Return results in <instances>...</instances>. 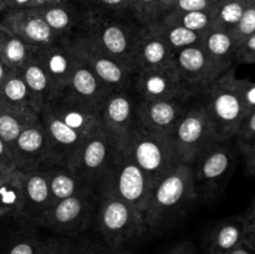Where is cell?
I'll return each mask as SVG.
<instances>
[{
  "label": "cell",
  "instance_id": "cell-34",
  "mask_svg": "<svg viewBox=\"0 0 255 254\" xmlns=\"http://www.w3.org/2000/svg\"><path fill=\"white\" fill-rule=\"evenodd\" d=\"M246 0H218L213 9L212 27L232 32L247 7Z\"/></svg>",
  "mask_w": 255,
  "mask_h": 254
},
{
  "label": "cell",
  "instance_id": "cell-49",
  "mask_svg": "<svg viewBox=\"0 0 255 254\" xmlns=\"http://www.w3.org/2000/svg\"><path fill=\"white\" fill-rule=\"evenodd\" d=\"M31 4L32 0H7L6 11L19 9H30V7H31Z\"/></svg>",
  "mask_w": 255,
  "mask_h": 254
},
{
  "label": "cell",
  "instance_id": "cell-26",
  "mask_svg": "<svg viewBox=\"0 0 255 254\" xmlns=\"http://www.w3.org/2000/svg\"><path fill=\"white\" fill-rule=\"evenodd\" d=\"M0 105L34 117L40 112L19 70L10 71L0 86Z\"/></svg>",
  "mask_w": 255,
  "mask_h": 254
},
{
  "label": "cell",
  "instance_id": "cell-2",
  "mask_svg": "<svg viewBox=\"0 0 255 254\" xmlns=\"http://www.w3.org/2000/svg\"><path fill=\"white\" fill-rule=\"evenodd\" d=\"M141 27L142 25L131 14H111L86 7L80 35L136 72V47Z\"/></svg>",
  "mask_w": 255,
  "mask_h": 254
},
{
  "label": "cell",
  "instance_id": "cell-40",
  "mask_svg": "<svg viewBox=\"0 0 255 254\" xmlns=\"http://www.w3.org/2000/svg\"><path fill=\"white\" fill-rule=\"evenodd\" d=\"M74 242L64 237H50L42 239L36 254H69Z\"/></svg>",
  "mask_w": 255,
  "mask_h": 254
},
{
  "label": "cell",
  "instance_id": "cell-22",
  "mask_svg": "<svg viewBox=\"0 0 255 254\" xmlns=\"http://www.w3.org/2000/svg\"><path fill=\"white\" fill-rule=\"evenodd\" d=\"M172 62H174V52L164 40L158 24L142 25L136 47L137 71L163 66Z\"/></svg>",
  "mask_w": 255,
  "mask_h": 254
},
{
  "label": "cell",
  "instance_id": "cell-11",
  "mask_svg": "<svg viewBox=\"0 0 255 254\" xmlns=\"http://www.w3.org/2000/svg\"><path fill=\"white\" fill-rule=\"evenodd\" d=\"M172 136L183 163H192L207 146L217 142L214 141L211 122L199 96L188 105L177 122Z\"/></svg>",
  "mask_w": 255,
  "mask_h": 254
},
{
  "label": "cell",
  "instance_id": "cell-33",
  "mask_svg": "<svg viewBox=\"0 0 255 254\" xmlns=\"http://www.w3.org/2000/svg\"><path fill=\"white\" fill-rule=\"evenodd\" d=\"M157 24H158L164 40L174 54L178 52L179 50L186 49V47L201 44L202 37H203V34H201V32L192 31V30L181 26L178 24H174V22L159 20Z\"/></svg>",
  "mask_w": 255,
  "mask_h": 254
},
{
  "label": "cell",
  "instance_id": "cell-54",
  "mask_svg": "<svg viewBox=\"0 0 255 254\" xmlns=\"http://www.w3.org/2000/svg\"><path fill=\"white\" fill-rule=\"evenodd\" d=\"M176 1L177 0H161V5H162V9H163L164 14L172 9V6L176 4Z\"/></svg>",
  "mask_w": 255,
  "mask_h": 254
},
{
  "label": "cell",
  "instance_id": "cell-20",
  "mask_svg": "<svg viewBox=\"0 0 255 254\" xmlns=\"http://www.w3.org/2000/svg\"><path fill=\"white\" fill-rule=\"evenodd\" d=\"M0 22L30 46L41 47L59 40L36 9L5 11Z\"/></svg>",
  "mask_w": 255,
  "mask_h": 254
},
{
  "label": "cell",
  "instance_id": "cell-47",
  "mask_svg": "<svg viewBox=\"0 0 255 254\" xmlns=\"http://www.w3.org/2000/svg\"><path fill=\"white\" fill-rule=\"evenodd\" d=\"M15 168L14 157L10 147L0 138V171H10Z\"/></svg>",
  "mask_w": 255,
  "mask_h": 254
},
{
  "label": "cell",
  "instance_id": "cell-57",
  "mask_svg": "<svg viewBox=\"0 0 255 254\" xmlns=\"http://www.w3.org/2000/svg\"><path fill=\"white\" fill-rule=\"evenodd\" d=\"M248 5H255V0H246Z\"/></svg>",
  "mask_w": 255,
  "mask_h": 254
},
{
  "label": "cell",
  "instance_id": "cell-56",
  "mask_svg": "<svg viewBox=\"0 0 255 254\" xmlns=\"http://www.w3.org/2000/svg\"><path fill=\"white\" fill-rule=\"evenodd\" d=\"M109 254H131L128 251H125V249H119V251H111Z\"/></svg>",
  "mask_w": 255,
  "mask_h": 254
},
{
  "label": "cell",
  "instance_id": "cell-35",
  "mask_svg": "<svg viewBox=\"0 0 255 254\" xmlns=\"http://www.w3.org/2000/svg\"><path fill=\"white\" fill-rule=\"evenodd\" d=\"M161 20L174 22L192 31L204 34L213 25V10L209 11H171L166 12Z\"/></svg>",
  "mask_w": 255,
  "mask_h": 254
},
{
  "label": "cell",
  "instance_id": "cell-27",
  "mask_svg": "<svg viewBox=\"0 0 255 254\" xmlns=\"http://www.w3.org/2000/svg\"><path fill=\"white\" fill-rule=\"evenodd\" d=\"M201 45L223 69L229 70L237 61V44L232 32L211 27L203 34Z\"/></svg>",
  "mask_w": 255,
  "mask_h": 254
},
{
  "label": "cell",
  "instance_id": "cell-1",
  "mask_svg": "<svg viewBox=\"0 0 255 254\" xmlns=\"http://www.w3.org/2000/svg\"><path fill=\"white\" fill-rule=\"evenodd\" d=\"M197 201L192 164H179L153 186L144 213L148 233L158 234L171 229Z\"/></svg>",
  "mask_w": 255,
  "mask_h": 254
},
{
  "label": "cell",
  "instance_id": "cell-14",
  "mask_svg": "<svg viewBox=\"0 0 255 254\" xmlns=\"http://www.w3.org/2000/svg\"><path fill=\"white\" fill-rule=\"evenodd\" d=\"M10 149L14 157L15 168L20 173L47 171L54 167L46 136L39 119L24 128Z\"/></svg>",
  "mask_w": 255,
  "mask_h": 254
},
{
  "label": "cell",
  "instance_id": "cell-5",
  "mask_svg": "<svg viewBox=\"0 0 255 254\" xmlns=\"http://www.w3.org/2000/svg\"><path fill=\"white\" fill-rule=\"evenodd\" d=\"M95 221L111 251L124 249L148 233L144 217L114 197L99 196Z\"/></svg>",
  "mask_w": 255,
  "mask_h": 254
},
{
  "label": "cell",
  "instance_id": "cell-39",
  "mask_svg": "<svg viewBox=\"0 0 255 254\" xmlns=\"http://www.w3.org/2000/svg\"><path fill=\"white\" fill-rule=\"evenodd\" d=\"M41 241L35 233L22 234L10 244L6 254H36Z\"/></svg>",
  "mask_w": 255,
  "mask_h": 254
},
{
  "label": "cell",
  "instance_id": "cell-6",
  "mask_svg": "<svg viewBox=\"0 0 255 254\" xmlns=\"http://www.w3.org/2000/svg\"><path fill=\"white\" fill-rule=\"evenodd\" d=\"M153 182L127 156L121 152L115 163L97 186V196L114 197L128 204L144 217Z\"/></svg>",
  "mask_w": 255,
  "mask_h": 254
},
{
  "label": "cell",
  "instance_id": "cell-51",
  "mask_svg": "<svg viewBox=\"0 0 255 254\" xmlns=\"http://www.w3.org/2000/svg\"><path fill=\"white\" fill-rule=\"evenodd\" d=\"M66 1H69V0H32V4L30 9H40V7L51 6V5L62 4V2Z\"/></svg>",
  "mask_w": 255,
  "mask_h": 254
},
{
  "label": "cell",
  "instance_id": "cell-7",
  "mask_svg": "<svg viewBox=\"0 0 255 254\" xmlns=\"http://www.w3.org/2000/svg\"><path fill=\"white\" fill-rule=\"evenodd\" d=\"M121 152L114 139L100 127L81 142L66 168L96 191Z\"/></svg>",
  "mask_w": 255,
  "mask_h": 254
},
{
  "label": "cell",
  "instance_id": "cell-17",
  "mask_svg": "<svg viewBox=\"0 0 255 254\" xmlns=\"http://www.w3.org/2000/svg\"><path fill=\"white\" fill-rule=\"evenodd\" d=\"M197 99V97H196ZM196 99H171L141 101L137 104V122L142 128L158 133H173L177 122L188 105Z\"/></svg>",
  "mask_w": 255,
  "mask_h": 254
},
{
  "label": "cell",
  "instance_id": "cell-30",
  "mask_svg": "<svg viewBox=\"0 0 255 254\" xmlns=\"http://www.w3.org/2000/svg\"><path fill=\"white\" fill-rule=\"evenodd\" d=\"M19 71L34 97L37 109L41 110L55 96L54 87L46 71L35 56L34 59L27 61Z\"/></svg>",
  "mask_w": 255,
  "mask_h": 254
},
{
  "label": "cell",
  "instance_id": "cell-58",
  "mask_svg": "<svg viewBox=\"0 0 255 254\" xmlns=\"http://www.w3.org/2000/svg\"><path fill=\"white\" fill-rule=\"evenodd\" d=\"M254 249H255V248H254Z\"/></svg>",
  "mask_w": 255,
  "mask_h": 254
},
{
  "label": "cell",
  "instance_id": "cell-45",
  "mask_svg": "<svg viewBox=\"0 0 255 254\" xmlns=\"http://www.w3.org/2000/svg\"><path fill=\"white\" fill-rule=\"evenodd\" d=\"M237 61L255 65V32L247 37L237 49Z\"/></svg>",
  "mask_w": 255,
  "mask_h": 254
},
{
  "label": "cell",
  "instance_id": "cell-10",
  "mask_svg": "<svg viewBox=\"0 0 255 254\" xmlns=\"http://www.w3.org/2000/svg\"><path fill=\"white\" fill-rule=\"evenodd\" d=\"M132 92L141 101L171 99H196L199 96L189 87L177 69L176 62L138 70L133 76Z\"/></svg>",
  "mask_w": 255,
  "mask_h": 254
},
{
  "label": "cell",
  "instance_id": "cell-24",
  "mask_svg": "<svg viewBox=\"0 0 255 254\" xmlns=\"http://www.w3.org/2000/svg\"><path fill=\"white\" fill-rule=\"evenodd\" d=\"M246 242V228L242 216L217 222L203 239L204 254H228Z\"/></svg>",
  "mask_w": 255,
  "mask_h": 254
},
{
  "label": "cell",
  "instance_id": "cell-41",
  "mask_svg": "<svg viewBox=\"0 0 255 254\" xmlns=\"http://www.w3.org/2000/svg\"><path fill=\"white\" fill-rule=\"evenodd\" d=\"M86 7L111 14H131V0H90Z\"/></svg>",
  "mask_w": 255,
  "mask_h": 254
},
{
  "label": "cell",
  "instance_id": "cell-31",
  "mask_svg": "<svg viewBox=\"0 0 255 254\" xmlns=\"http://www.w3.org/2000/svg\"><path fill=\"white\" fill-rule=\"evenodd\" d=\"M47 174H49L50 192H51L54 203L61 201V199L69 198L84 189L91 188V187L86 186L84 182L80 181L66 167L55 166L47 169Z\"/></svg>",
  "mask_w": 255,
  "mask_h": 254
},
{
  "label": "cell",
  "instance_id": "cell-43",
  "mask_svg": "<svg viewBox=\"0 0 255 254\" xmlns=\"http://www.w3.org/2000/svg\"><path fill=\"white\" fill-rule=\"evenodd\" d=\"M111 249L106 243H100L96 241L74 242L69 254H109Z\"/></svg>",
  "mask_w": 255,
  "mask_h": 254
},
{
  "label": "cell",
  "instance_id": "cell-25",
  "mask_svg": "<svg viewBox=\"0 0 255 254\" xmlns=\"http://www.w3.org/2000/svg\"><path fill=\"white\" fill-rule=\"evenodd\" d=\"M66 90H69L77 99L86 102L87 105L100 110V111H101L105 100L111 92L107 89L106 85L79 57H77L74 70H72Z\"/></svg>",
  "mask_w": 255,
  "mask_h": 254
},
{
  "label": "cell",
  "instance_id": "cell-23",
  "mask_svg": "<svg viewBox=\"0 0 255 254\" xmlns=\"http://www.w3.org/2000/svg\"><path fill=\"white\" fill-rule=\"evenodd\" d=\"M36 10L41 14L57 39L72 40L81 34L86 16V6L79 9V6L74 4V0H69L62 4Z\"/></svg>",
  "mask_w": 255,
  "mask_h": 254
},
{
  "label": "cell",
  "instance_id": "cell-37",
  "mask_svg": "<svg viewBox=\"0 0 255 254\" xmlns=\"http://www.w3.org/2000/svg\"><path fill=\"white\" fill-rule=\"evenodd\" d=\"M234 138L242 153H246L253 147L255 143V110L242 120Z\"/></svg>",
  "mask_w": 255,
  "mask_h": 254
},
{
  "label": "cell",
  "instance_id": "cell-21",
  "mask_svg": "<svg viewBox=\"0 0 255 254\" xmlns=\"http://www.w3.org/2000/svg\"><path fill=\"white\" fill-rule=\"evenodd\" d=\"M52 203L47 171L22 173V207L20 218L36 226Z\"/></svg>",
  "mask_w": 255,
  "mask_h": 254
},
{
  "label": "cell",
  "instance_id": "cell-53",
  "mask_svg": "<svg viewBox=\"0 0 255 254\" xmlns=\"http://www.w3.org/2000/svg\"><path fill=\"white\" fill-rule=\"evenodd\" d=\"M10 71H12V70L10 69V67L7 66V65L5 64L1 59H0V86H1V84L4 82V80L7 77V75L10 74Z\"/></svg>",
  "mask_w": 255,
  "mask_h": 254
},
{
  "label": "cell",
  "instance_id": "cell-48",
  "mask_svg": "<svg viewBox=\"0 0 255 254\" xmlns=\"http://www.w3.org/2000/svg\"><path fill=\"white\" fill-rule=\"evenodd\" d=\"M167 254H198V253H197L193 244L189 243V242H184V243L178 244V246H176L174 248H172Z\"/></svg>",
  "mask_w": 255,
  "mask_h": 254
},
{
  "label": "cell",
  "instance_id": "cell-46",
  "mask_svg": "<svg viewBox=\"0 0 255 254\" xmlns=\"http://www.w3.org/2000/svg\"><path fill=\"white\" fill-rule=\"evenodd\" d=\"M242 218H243L244 228H246V242L255 248V199L251 208L246 213L242 214Z\"/></svg>",
  "mask_w": 255,
  "mask_h": 254
},
{
  "label": "cell",
  "instance_id": "cell-29",
  "mask_svg": "<svg viewBox=\"0 0 255 254\" xmlns=\"http://www.w3.org/2000/svg\"><path fill=\"white\" fill-rule=\"evenodd\" d=\"M12 34L0 22V59L11 70H20L27 61L34 59L36 50Z\"/></svg>",
  "mask_w": 255,
  "mask_h": 254
},
{
  "label": "cell",
  "instance_id": "cell-3",
  "mask_svg": "<svg viewBox=\"0 0 255 254\" xmlns=\"http://www.w3.org/2000/svg\"><path fill=\"white\" fill-rule=\"evenodd\" d=\"M209 122L214 141L234 138L242 120L246 117L234 66L218 77L199 95Z\"/></svg>",
  "mask_w": 255,
  "mask_h": 254
},
{
  "label": "cell",
  "instance_id": "cell-13",
  "mask_svg": "<svg viewBox=\"0 0 255 254\" xmlns=\"http://www.w3.org/2000/svg\"><path fill=\"white\" fill-rule=\"evenodd\" d=\"M70 41L77 57L106 85L110 91L132 90V82L136 72L107 55L82 35L74 37Z\"/></svg>",
  "mask_w": 255,
  "mask_h": 254
},
{
  "label": "cell",
  "instance_id": "cell-28",
  "mask_svg": "<svg viewBox=\"0 0 255 254\" xmlns=\"http://www.w3.org/2000/svg\"><path fill=\"white\" fill-rule=\"evenodd\" d=\"M22 207V173L0 171V218H20Z\"/></svg>",
  "mask_w": 255,
  "mask_h": 254
},
{
  "label": "cell",
  "instance_id": "cell-32",
  "mask_svg": "<svg viewBox=\"0 0 255 254\" xmlns=\"http://www.w3.org/2000/svg\"><path fill=\"white\" fill-rule=\"evenodd\" d=\"M37 119L39 116H29L0 105V138L7 146L11 147L24 128H26Z\"/></svg>",
  "mask_w": 255,
  "mask_h": 254
},
{
  "label": "cell",
  "instance_id": "cell-44",
  "mask_svg": "<svg viewBox=\"0 0 255 254\" xmlns=\"http://www.w3.org/2000/svg\"><path fill=\"white\" fill-rule=\"evenodd\" d=\"M238 87L247 116L255 110V82L248 79H238Z\"/></svg>",
  "mask_w": 255,
  "mask_h": 254
},
{
  "label": "cell",
  "instance_id": "cell-55",
  "mask_svg": "<svg viewBox=\"0 0 255 254\" xmlns=\"http://www.w3.org/2000/svg\"><path fill=\"white\" fill-rule=\"evenodd\" d=\"M6 2L7 0H0V14H4L6 11Z\"/></svg>",
  "mask_w": 255,
  "mask_h": 254
},
{
  "label": "cell",
  "instance_id": "cell-38",
  "mask_svg": "<svg viewBox=\"0 0 255 254\" xmlns=\"http://www.w3.org/2000/svg\"><path fill=\"white\" fill-rule=\"evenodd\" d=\"M253 32H255V5H247L241 20L232 31V35L236 40L237 49Z\"/></svg>",
  "mask_w": 255,
  "mask_h": 254
},
{
  "label": "cell",
  "instance_id": "cell-9",
  "mask_svg": "<svg viewBox=\"0 0 255 254\" xmlns=\"http://www.w3.org/2000/svg\"><path fill=\"white\" fill-rule=\"evenodd\" d=\"M97 202V192L94 188H86L69 198L55 202L36 226L61 236L81 234L95 218Z\"/></svg>",
  "mask_w": 255,
  "mask_h": 254
},
{
  "label": "cell",
  "instance_id": "cell-36",
  "mask_svg": "<svg viewBox=\"0 0 255 254\" xmlns=\"http://www.w3.org/2000/svg\"><path fill=\"white\" fill-rule=\"evenodd\" d=\"M129 12L141 25L158 22L164 15L161 0H131Z\"/></svg>",
  "mask_w": 255,
  "mask_h": 254
},
{
  "label": "cell",
  "instance_id": "cell-8",
  "mask_svg": "<svg viewBox=\"0 0 255 254\" xmlns=\"http://www.w3.org/2000/svg\"><path fill=\"white\" fill-rule=\"evenodd\" d=\"M234 151L226 142H212L192 162L198 199L217 198L228 183L234 168Z\"/></svg>",
  "mask_w": 255,
  "mask_h": 254
},
{
  "label": "cell",
  "instance_id": "cell-15",
  "mask_svg": "<svg viewBox=\"0 0 255 254\" xmlns=\"http://www.w3.org/2000/svg\"><path fill=\"white\" fill-rule=\"evenodd\" d=\"M174 62L184 81L199 95L221 75L228 71L217 64L201 44L179 50L174 54Z\"/></svg>",
  "mask_w": 255,
  "mask_h": 254
},
{
  "label": "cell",
  "instance_id": "cell-18",
  "mask_svg": "<svg viewBox=\"0 0 255 254\" xmlns=\"http://www.w3.org/2000/svg\"><path fill=\"white\" fill-rule=\"evenodd\" d=\"M39 120L46 136L51 162L55 166L66 167L67 162L72 157L81 142L87 136L80 133L72 127L67 126L59 119L52 116L46 109L42 107L39 112Z\"/></svg>",
  "mask_w": 255,
  "mask_h": 254
},
{
  "label": "cell",
  "instance_id": "cell-16",
  "mask_svg": "<svg viewBox=\"0 0 255 254\" xmlns=\"http://www.w3.org/2000/svg\"><path fill=\"white\" fill-rule=\"evenodd\" d=\"M44 109H46L52 116L85 136L101 127L100 110L77 99L66 89L55 95L45 105Z\"/></svg>",
  "mask_w": 255,
  "mask_h": 254
},
{
  "label": "cell",
  "instance_id": "cell-42",
  "mask_svg": "<svg viewBox=\"0 0 255 254\" xmlns=\"http://www.w3.org/2000/svg\"><path fill=\"white\" fill-rule=\"evenodd\" d=\"M217 2L218 0H177L171 10L173 11H209L214 9Z\"/></svg>",
  "mask_w": 255,
  "mask_h": 254
},
{
  "label": "cell",
  "instance_id": "cell-4",
  "mask_svg": "<svg viewBox=\"0 0 255 254\" xmlns=\"http://www.w3.org/2000/svg\"><path fill=\"white\" fill-rule=\"evenodd\" d=\"M126 153L156 184L183 163L173 136L151 132L137 126L125 148Z\"/></svg>",
  "mask_w": 255,
  "mask_h": 254
},
{
  "label": "cell",
  "instance_id": "cell-19",
  "mask_svg": "<svg viewBox=\"0 0 255 254\" xmlns=\"http://www.w3.org/2000/svg\"><path fill=\"white\" fill-rule=\"evenodd\" d=\"M35 57L46 71L55 95L66 89L77 60L71 41L65 39L55 40L39 47Z\"/></svg>",
  "mask_w": 255,
  "mask_h": 254
},
{
  "label": "cell",
  "instance_id": "cell-50",
  "mask_svg": "<svg viewBox=\"0 0 255 254\" xmlns=\"http://www.w3.org/2000/svg\"><path fill=\"white\" fill-rule=\"evenodd\" d=\"M244 154V158H246L247 163V169L251 174H254L255 176V143L253 144L249 151H247Z\"/></svg>",
  "mask_w": 255,
  "mask_h": 254
},
{
  "label": "cell",
  "instance_id": "cell-12",
  "mask_svg": "<svg viewBox=\"0 0 255 254\" xmlns=\"http://www.w3.org/2000/svg\"><path fill=\"white\" fill-rule=\"evenodd\" d=\"M137 104L138 99L132 90L110 92L100 111L101 128L114 139L122 152L138 126Z\"/></svg>",
  "mask_w": 255,
  "mask_h": 254
},
{
  "label": "cell",
  "instance_id": "cell-52",
  "mask_svg": "<svg viewBox=\"0 0 255 254\" xmlns=\"http://www.w3.org/2000/svg\"><path fill=\"white\" fill-rule=\"evenodd\" d=\"M228 254H255V249L249 243L243 242L241 246L237 247L236 249H233V251Z\"/></svg>",
  "mask_w": 255,
  "mask_h": 254
}]
</instances>
